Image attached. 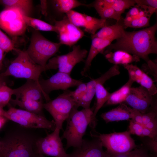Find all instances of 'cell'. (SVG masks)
<instances>
[{"label": "cell", "instance_id": "obj_4", "mask_svg": "<svg viewBox=\"0 0 157 157\" xmlns=\"http://www.w3.org/2000/svg\"><path fill=\"white\" fill-rule=\"evenodd\" d=\"M45 71V67L33 62L25 51H20L17 56L11 63L6 69L0 74V76L4 77L11 76L18 78L33 80L39 83L40 75Z\"/></svg>", "mask_w": 157, "mask_h": 157}, {"label": "cell", "instance_id": "obj_31", "mask_svg": "<svg viewBox=\"0 0 157 157\" xmlns=\"http://www.w3.org/2000/svg\"><path fill=\"white\" fill-rule=\"evenodd\" d=\"M120 73L118 65H114L107 72L99 77L93 79L86 83L87 90L94 88L98 83L103 84L111 78L119 75Z\"/></svg>", "mask_w": 157, "mask_h": 157}, {"label": "cell", "instance_id": "obj_48", "mask_svg": "<svg viewBox=\"0 0 157 157\" xmlns=\"http://www.w3.org/2000/svg\"><path fill=\"white\" fill-rule=\"evenodd\" d=\"M31 157H44V156L43 154L37 153L34 150Z\"/></svg>", "mask_w": 157, "mask_h": 157}, {"label": "cell", "instance_id": "obj_3", "mask_svg": "<svg viewBox=\"0 0 157 157\" xmlns=\"http://www.w3.org/2000/svg\"><path fill=\"white\" fill-rule=\"evenodd\" d=\"M75 107L67 119V125L61 139L67 141L65 149L71 147L76 148L80 146L89 125L95 123L93 118V111L91 108L78 110Z\"/></svg>", "mask_w": 157, "mask_h": 157}, {"label": "cell", "instance_id": "obj_41", "mask_svg": "<svg viewBox=\"0 0 157 157\" xmlns=\"http://www.w3.org/2000/svg\"><path fill=\"white\" fill-rule=\"evenodd\" d=\"M131 119L143 125L142 121V114L137 110L132 108H131Z\"/></svg>", "mask_w": 157, "mask_h": 157}, {"label": "cell", "instance_id": "obj_36", "mask_svg": "<svg viewBox=\"0 0 157 157\" xmlns=\"http://www.w3.org/2000/svg\"><path fill=\"white\" fill-rule=\"evenodd\" d=\"M151 17L143 16L137 17L124 26V28L127 27L135 28L149 26Z\"/></svg>", "mask_w": 157, "mask_h": 157}, {"label": "cell", "instance_id": "obj_1", "mask_svg": "<svg viewBox=\"0 0 157 157\" xmlns=\"http://www.w3.org/2000/svg\"><path fill=\"white\" fill-rule=\"evenodd\" d=\"M156 23L152 26L140 30L127 31L111 43L102 52L104 54L117 50H121L142 58L147 63L150 60L149 55L157 53V41L155 34Z\"/></svg>", "mask_w": 157, "mask_h": 157}, {"label": "cell", "instance_id": "obj_46", "mask_svg": "<svg viewBox=\"0 0 157 157\" xmlns=\"http://www.w3.org/2000/svg\"><path fill=\"white\" fill-rule=\"evenodd\" d=\"M4 52L0 47V71L2 68L3 65Z\"/></svg>", "mask_w": 157, "mask_h": 157}, {"label": "cell", "instance_id": "obj_9", "mask_svg": "<svg viewBox=\"0 0 157 157\" xmlns=\"http://www.w3.org/2000/svg\"><path fill=\"white\" fill-rule=\"evenodd\" d=\"M88 53L87 51L81 49L79 45H74L72 51L68 53L50 59L46 66V70L58 69V72L70 75L74 66L84 61Z\"/></svg>", "mask_w": 157, "mask_h": 157}, {"label": "cell", "instance_id": "obj_40", "mask_svg": "<svg viewBox=\"0 0 157 157\" xmlns=\"http://www.w3.org/2000/svg\"><path fill=\"white\" fill-rule=\"evenodd\" d=\"M157 116V112L155 110L148 111L142 114V121L143 125L144 126L151 121L156 119Z\"/></svg>", "mask_w": 157, "mask_h": 157}, {"label": "cell", "instance_id": "obj_38", "mask_svg": "<svg viewBox=\"0 0 157 157\" xmlns=\"http://www.w3.org/2000/svg\"><path fill=\"white\" fill-rule=\"evenodd\" d=\"M87 90L86 83L82 82L74 91H71V95L76 104L85 94Z\"/></svg>", "mask_w": 157, "mask_h": 157}, {"label": "cell", "instance_id": "obj_14", "mask_svg": "<svg viewBox=\"0 0 157 157\" xmlns=\"http://www.w3.org/2000/svg\"><path fill=\"white\" fill-rule=\"evenodd\" d=\"M153 96L141 86L131 87L124 102L142 114L148 111L153 102Z\"/></svg>", "mask_w": 157, "mask_h": 157}, {"label": "cell", "instance_id": "obj_47", "mask_svg": "<svg viewBox=\"0 0 157 157\" xmlns=\"http://www.w3.org/2000/svg\"><path fill=\"white\" fill-rule=\"evenodd\" d=\"M7 119L5 118L2 116H0V129L4 124Z\"/></svg>", "mask_w": 157, "mask_h": 157}, {"label": "cell", "instance_id": "obj_32", "mask_svg": "<svg viewBox=\"0 0 157 157\" xmlns=\"http://www.w3.org/2000/svg\"><path fill=\"white\" fill-rule=\"evenodd\" d=\"M94 8L101 19L106 20L107 19L111 18L116 20L117 22H119L121 20V15L110 7H97Z\"/></svg>", "mask_w": 157, "mask_h": 157}, {"label": "cell", "instance_id": "obj_42", "mask_svg": "<svg viewBox=\"0 0 157 157\" xmlns=\"http://www.w3.org/2000/svg\"><path fill=\"white\" fill-rule=\"evenodd\" d=\"M136 4L141 5L157 9L156 0H134Z\"/></svg>", "mask_w": 157, "mask_h": 157}, {"label": "cell", "instance_id": "obj_24", "mask_svg": "<svg viewBox=\"0 0 157 157\" xmlns=\"http://www.w3.org/2000/svg\"><path fill=\"white\" fill-rule=\"evenodd\" d=\"M10 102L14 105H17L22 109L35 114L44 116L43 112V101L31 99H11Z\"/></svg>", "mask_w": 157, "mask_h": 157}, {"label": "cell", "instance_id": "obj_34", "mask_svg": "<svg viewBox=\"0 0 157 157\" xmlns=\"http://www.w3.org/2000/svg\"><path fill=\"white\" fill-rule=\"evenodd\" d=\"M109 154V157H153L149 153L147 149L138 147L132 151L125 154L115 155Z\"/></svg>", "mask_w": 157, "mask_h": 157}, {"label": "cell", "instance_id": "obj_7", "mask_svg": "<svg viewBox=\"0 0 157 157\" xmlns=\"http://www.w3.org/2000/svg\"><path fill=\"white\" fill-rule=\"evenodd\" d=\"M130 134L127 131L109 134L96 133L92 134L93 137L98 138L106 151L111 154H120L128 152L138 146Z\"/></svg>", "mask_w": 157, "mask_h": 157}, {"label": "cell", "instance_id": "obj_50", "mask_svg": "<svg viewBox=\"0 0 157 157\" xmlns=\"http://www.w3.org/2000/svg\"><path fill=\"white\" fill-rule=\"evenodd\" d=\"M3 145V142L2 140H0V151H1Z\"/></svg>", "mask_w": 157, "mask_h": 157}, {"label": "cell", "instance_id": "obj_35", "mask_svg": "<svg viewBox=\"0 0 157 157\" xmlns=\"http://www.w3.org/2000/svg\"><path fill=\"white\" fill-rule=\"evenodd\" d=\"M95 88L88 89L85 94L77 103V106L82 107L84 109L90 108L91 101L95 95Z\"/></svg>", "mask_w": 157, "mask_h": 157}, {"label": "cell", "instance_id": "obj_45", "mask_svg": "<svg viewBox=\"0 0 157 157\" xmlns=\"http://www.w3.org/2000/svg\"><path fill=\"white\" fill-rule=\"evenodd\" d=\"M144 126L152 131L157 132V121L156 119L151 121Z\"/></svg>", "mask_w": 157, "mask_h": 157}, {"label": "cell", "instance_id": "obj_33", "mask_svg": "<svg viewBox=\"0 0 157 157\" xmlns=\"http://www.w3.org/2000/svg\"><path fill=\"white\" fill-rule=\"evenodd\" d=\"M13 95V89L8 87L6 82L0 83V108L3 109L10 102Z\"/></svg>", "mask_w": 157, "mask_h": 157}, {"label": "cell", "instance_id": "obj_39", "mask_svg": "<svg viewBox=\"0 0 157 157\" xmlns=\"http://www.w3.org/2000/svg\"><path fill=\"white\" fill-rule=\"evenodd\" d=\"M143 126L131 119L130 120L128 131L130 134L143 137L142 134Z\"/></svg>", "mask_w": 157, "mask_h": 157}, {"label": "cell", "instance_id": "obj_8", "mask_svg": "<svg viewBox=\"0 0 157 157\" xmlns=\"http://www.w3.org/2000/svg\"><path fill=\"white\" fill-rule=\"evenodd\" d=\"M71 91L65 90L54 99L43 104L44 108L53 118L56 127L60 129L62 128L63 122L67 119L73 108H78L71 95Z\"/></svg>", "mask_w": 157, "mask_h": 157}, {"label": "cell", "instance_id": "obj_25", "mask_svg": "<svg viewBox=\"0 0 157 157\" xmlns=\"http://www.w3.org/2000/svg\"><path fill=\"white\" fill-rule=\"evenodd\" d=\"M155 12V10L154 8L136 4L127 13L123 20V26L139 17L143 16L151 17Z\"/></svg>", "mask_w": 157, "mask_h": 157}, {"label": "cell", "instance_id": "obj_18", "mask_svg": "<svg viewBox=\"0 0 157 157\" xmlns=\"http://www.w3.org/2000/svg\"><path fill=\"white\" fill-rule=\"evenodd\" d=\"M127 71L129 78L147 89L153 96L157 93V88L152 79L136 65L130 64L124 65Z\"/></svg>", "mask_w": 157, "mask_h": 157}, {"label": "cell", "instance_id": "obj_2", "mask_svg": "<svg viewBox=\"0 0 157 157\" xmlns=\"http://www.w3.org/2000/svg\"><path fill=\"white\" fill-rule=\"evenodd\" d=\"M30 129L21 126L9 132L1 140L0 157H31L38 137Z\"/></svg>", "mask_w": 157, "mask_h": 157}, {"label": "cell", "instance_id": "obj_6", "mask_svg": "<svg viewBox=\"0 0 157 157\" xmlns=\"http://www.w3.org/2000/svg\"><path fill=\"white\" fill-rule=\"evenodd\" d=\"M2 116L26 128L44 129L53 131L56 128L54 121L47 120L45 116L12 106L7 111L3 110Z\"/></svg>", "mask_w": 157, "mask_h": 157}, {"label": "cell", "instance_id": "obj_17", "mask_svg": "<svg viewBox=\"0 0 157 157\" xmlns=\"http://www.w3.org/2000/svg\"><path fill=\"white\" fill-rule=\"evenodd\" d=\"M15 99H26L43 101L44 94L40 84L36 81L27 80L22 86L13 89Z\"/></svg>", "mask_w": 157, "mask_h": 157}, {"label": "cell", "instance_id": "obj_22", "mask_svg": "<svg viewBox=\"0 0 157 157\" xmlns=\"http://www.w3.org/2000/svg\"><path fill=\"white\" fill-rule=\"evenodd\" d=\"M104 54L106 59L114 65H124L140 61V58L138 56L121 50L110 51Z\"/></svg>", "mask_w": 157, "mask_h": 157}, {"label": "cell", "instance_id": "obj_51", "mask_svg": "<svg viewBox=\"0 0 157 157\" xmlns=\"http://www.w3.org/2000/svg\"><path fill=\"white\" fill-rule=\"evenodd\" d=\"M4 110L0 108V116H2V114Z\"/></svg>", "mask_w": 157, "mask_h": 157}, {"label": "cell", "instance_id": "obj_11", "mask_svg": "<svg viewBox=\"0 0 157 157\" xmlns=\"http://www.w3.org/2000/svg\"><path fill=\"white\" fill-rule=\"evenodd\" d=\"M60 129L56 127L51 133L44 137H38L35 142L34 150L37 153L54 157H67L59 135Z\"/></svg>", "mask_w": 157, "mask_h": 157}, {"label": "cell", "instance_id": "obj_29", "mask_svg": "<svg viewBox=\"0 0 157 157\" xmlns=\"http://www.w3.org/2000/svg\"><path fill=\"white\" fill-rule=\"evenodd\" d=\"M24 20L27 26H30L37 31L54 32L58 33L56 27L41 20L24 15Z\"/></svg>", "mask_w": 157, "mask_h": 157}, {"label": "cell", "instance_id": "obj_27", "mask_svg": "<svg viewBox=\"0 0 157 157\" xmlns=\"http://www.w3.org/2000/svg\"><path fill=\"white\" fill-rule=\"evenodd\" d=\"M52 1L57 12L63 18L67 13L73 8L80 6L88 7V4L76 0H55Z\"/></svg>", "mask_w": 157, "mask_h": 157}, {"label": "cell", "instance_id": "obj_23", "mask_svg": "<svg viewBox=\"0 0 157 157\" xmlns=\"http://www.w3.org/2000/svg\"><path fill=\"white\" fill-rule=\"evenodd\" d=\"M124 31L123 24H120L119 22H117L114 25L106 26L101 28L94 34L91 35V38H113L116 40L123 35Z\"/></svg>", "mask_w": 157, "mask_h": 157}, {"label": "cell", "instance_id": "obj_30", "mask_svg": "<svg viewBox=\"0 0 157 157\" xmlns=\"http://www.w3.org/2000/svg\"><path fill=\"white\" fill-rule=\"evenodd\" d=\"M0 4L5 8H15L21 10L26 16H29L32 1L29 0H1Z\"/></svg>", "mask_w": 157, "mask_h": 157}, {"label": "cell", "instance_id": "obj_13", "mask_svg": "<svg viewBox=\"0 0 157 157\" xmlns=\"http://www.w3.org/2000/svg\"><path fill=\"white\" fill-rule=\"evenodd\" d=\"M54 22L61 44L73 46L85 36L83 31L71 22L66 15L62 19Z\"/></svg>", "mask_w": 157, "mask_h": 157}, {"label": "cell", "instance_id": "obj_49", "mask_svg": "<svg viewBox=\"0 0 157 157\" xmlns=\"http://www.w3.org/2000/svg\"><path fill=\"white\" fill-rule=\"evenodd\" d=\"M5 77L0 76V83L5 82Z\"/></svg>", "mask_w": 157, "mask_h": 157}, {"label": "cell", "instance_id": "obj_19", "mask_svg": "<svg viewBox=\"0 0 157 157\" xmlns=\"http://www.w3.org/2000/svg\"><path fill=\"white\" fill-rule=\"evenodd\" d=\"M92 39L90 51L85 60L84 67L81 72L82 75H85L89 70L92 61L96 56L99 53L102 52L115 40L113 38H94Z\"/></svg>", "mask_w": 157, "mask_h": 157}, {"label": "cell", "instance_id": "obj_43", "mask_svg": "<svg viewBox=\"0 0 157 157\" xmlns=\"http://www.w3.org/2000/svg\"><path fill=\"white\" fill-rule=\"evenodd\" d=\"M142 134L143 137L146 136L152 139L156 138L157 132L152 131L143 126Z\"/></svg>", "mask_w": 157, "mask_h": 157}, {"label": "cell", "instance_id": "obj_5", "mask_svg": "<svg viewBox=\"0 0 157 157\" xmlns=\"http://www.w3.org/2000/svg\"><path fill=\"white\" fill-rule=\"evenodd\" d=\"M61 45L59 42L49 40L35 31L32 34L30 44L25 51L33 62L46 68L48 60L58 51Z\"/></svg>", "mask_w": 157, "mask_h": 157}, {"label": "cell", "instance_id": "obj_37", "mask_svg": "<svg viewBox=\"0 0 157 157\" xmlns=\"http://www.w3.org/2000/svg\"><path fill=\"white\" fill-rule=\"evenodd\" d=\"M14 43L0 28V47L5 52L14 49Z\"/></svg>", "mask_w": 157, "mask_h": 157}, {"label": "cell", "instance_id": "obj_21", "mask_svg": "<svg viewBox=\"0 0 157 157\" xmlns=\"http://www.w3.org/2000/svg\"><path fill=\"white\" fill-rule=\"evenodd\" d=\"M136 4L134 0H97L89 4V6L110 7L121 15L126 9Z\"/></svg>", "mask_w": 157, "mask_h": 157}, {"label": "cell", "instance_id": "obj_16", "mask_svg": "<svg viewBox=\"0 0 157 157\" xmlns=\"http://www.w3.org/2000/svg\"><path fill=\"white\" fill-rule=\"evenodd\" d=\"M103 147L98 138L91 140L83 139L80 146L67 154V157H109V154L103 150Z\"/></svg>", "mask_w": 157, "mask_h": 157}, {"label": "cell", "instance_id": "obj_26", "mask_svg": "<svg viewBox=\"0 0 157 157\" xmlns=\"http://www.w3.org/2000/svg\"><path fill=\"white\" fill-rule=\"evenodd\" d=\"M134 82L129 78L128 81L120 88L110 93L108 99L106 102V104L115 105L124 102Z\"/></svg>", "mask_w": 157, "mask_h": 157}, {"label": "cell", "instance_id": "obj_12", "mask_svg": "<svg viewBox=\"0 0 157 157\" xmlns=\"http://www.w3.org/2000/svg\"><path fill=\"white\" fill-rule=\"evenodd\" d=\"M82 82L72 78L70 75L59 72L48 79H45L40 78L39 80L47 102L51 100L49 94L52 91L60 90L65 91L70 87L77 86Z\"/></svg>", "mask_w": 157, "mask_h": 157}, {"label": "cell", "instance_id": "obj_15", "mask_svg": "<svg viewBox=\"0 0 157 157\" xmlns=\"http://www.w3.org/2000/svg\"><path fill=\"white\" fill-rule=\"evenodd\" d=\"M67 17L73 24L84 28V31L94 34L97 31L106 26V20L98 19L72 10L66 14Z\"/></svg>", "mask_w": 157, "mask_h": 157}, {"label": "cell", "instance_id": "obj_44", "mask_svg": "<svg viewBox=\"0 0 157 157\" xmlns=\"http://www.w3.org/2000/svg\"><path fill=\"white\" fill-rule=\"evenodd\" d=\"M157 139H152L148 142V146L151 151L154 154V156H157Z\"/></svg>", "mask_w": 157, "mask_h": 157}, {"label": "cell", "instance_id": "obj_28", "mask_svg": "<svg viewBox=\"0 0 157 157\" xmlns=\"http://www.w3.org/2000/svg\"><path fill=\"white\" fill-rule=\"evenodd\" d=\"M96 103L93 114V118L95 122L96 115L100 108L106 103L110 95L103 84L98 83L95 86Z\"/></svg>", "mask_w": 157, "mask_h": 157}, {"label": "cell", "instance_id": "obj_20", "mask_svg": "<svg viewBox=\"0 0 157 157\" xmlns=\"http://www.w3.org/2000/svg\"><path fill=\"white\" fill-rule=\"evenodd\" d=\"M131 108L123 103L117 107L102 113L101 117L106 123L131 119Z\"/></svg>", "mask_w": 157, "mask_h": 157}, {"label": "cell", "instance_id": "obj_10", "mask_svg": "<svg viewBox=\"0 0 157 157\" xmlns=\"http://www.w3.org/2000/svg\"><path fill=\"white\" fill-rule=\"evenodd\" d=\"M24 15L20 9L5 8L0 12V28L12 36L23 35L27 26L23 19Z\"/></svg>", "mask_w": 157, "mask_h": 157}]
</instances>
